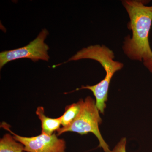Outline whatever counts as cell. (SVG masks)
I'll use <instances>...</instances> for the list:
<instances>
[{"label":"cell","instance_id":"1","mask_svg":"<svg viewBox=\"0 0 152 152\" xmlns=\"http://www.w3.org/2000/svg\"><path fill=\"white\" fill-rule=\"evenodd\" d=\"M138 0H124L122 2L130 19L128 26L132 36H126L123 42L125 55L133 61H144L152 58V50L149 34L152 24V5Z\"/></svg>","mask_w":152,"mask_h":152},{"label":"cell","instance_id":"2","mask_svg":"<svg viewBox=\"0 0 152 152\" xmlns=\"http://www.w3.org/2000/svg\"><path fill=\"white\" fill-rule=\"evenodd\" d=\"M100 112L96 106V101L88 96L84 100L80 111L70 125L60 128L57 136L67 132H73L83 135L91 133L94 134L99 142V147L104 152H111L109 145L101 134L99 126L102 122Z\"/></svg>","mask_w":152,"mask_h":152},{"label":"cell","instance_id":"3","mask_svg":"<svg viewBox=\"0 0 152 152\" xmlns=\"http://www.w3.org/2000/svg\"><path fill=\"white\" fill-rule=\"evenodd\" d=\"M49 32L46 29L42 30L37 37L27 45L20 48L5 51L0 53V69L7 63L20 58H28L33 61L39 60L48 61L50 59L48 50V46L45 43Z\"/></svg>","mask_w":152,"mask_h":152},{"label":"cell","instance_id":"4","mask_svg":"<svg viewBox=\"0 0 152 152\" xmlns=\"http://www.w3.org/2000/svg\"><path fill=\"white\" fill-rule=\"evenodd\" d=\"M1 127L9 131L16 140L24 145L25 151L65 152V141L63 139L58 138L56 134L48 135L41 133L39 135L28 137L17 134L11 130L9 125L5 122L2 123Z\"/></svg>","mask_w":152,"mask_h":152},{"label":"cell","instance_id":"5","mask_svg":"<svg viewBox=\"0 0 152 152\" xmlns=\"http://www.w3.org/2000/svg\"><path fill=\"white\" fill-rule=\"evenodd\" d=\"M45 110L43 107H38L36 114L40 120L42 124V133L52 135L54 132L60 129L61 125L60 117L57 118H52L47 117L45 114Z\"/></svg>","mask_w":152,"mask_h":152},{"label":"cell","instance_id":"6","mask_svg":"<svg viewBox=\"0 0 152 152\" xmlns=\"http://www.w3.org/2000/svg\"><path fill=\"white\" fill-rule=\"evenodd\" d=\"M83 102V99H80L77 102L71 104L66 107L64 114L60 117L63 127L70 125L75 119L80 111Z\"/></svg>","mask_w":152,"mask_h":152},{"label":"cell","instance_id":"7","mask_svg":"<svg viewBox=\"0 0 152 152\" xmlns=\"http://www.w3.org/2000/svg\"><path fill=\"white\" fill-rule=\"evenodd\" d=\"M24 149V145L10 134H5L0 140V152H23Z\"/></svg>","mask_w":152,"mask_h":152},{"label":"cell","instance_id":"8","mask_svg":"<svg viewBox=\"0 0 152 152\" xmlns=\"http://www.w3.org/2000/svg\"><path fill=\"white\" fill-rule=\"evenodd\" d=\"M127 139L126 137L121 139L118 142L115 146L111 152H126Z\"/></svg>","mask_w":152,"mask_h":152},{"label":"cell","instance_id":"9","mask_svg":"<svg viewBox=\"0 0 152 152\" xmlns=\"http://www.w3.org/2000/svg\"><path fill=\"white\" fill-rule=\"evenodd\" d=\"M143 64L147 69L152 73V58L144 61Z\"/></svg>","mask_w":152,"mask_h":152},{"label":"cell","instance_id":"10","mask_svg":"<svg viewBox=\"0 0 152 152\" xmlns=\"http://www.w3.org/2000/svg\"></svg>","mask_w":152,"mask_h":152}]
</instances>
